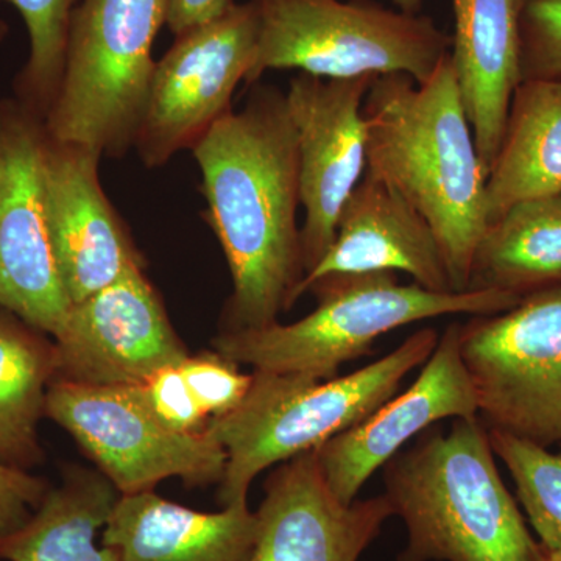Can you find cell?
<instances>
[{
	"label": "cell",
	"instance_id": "6da1fadb",
	"mask_svg": "<svg viewBox=\"0 0 561 561\" xmlns=\"http://www.w3.org/2000/svg\"><path fill=\"white\" fill-rule=\"evenodd\" d=\"M192 153L231 272L228 330L276 323L305 278L300 153L286 92L253 84L245 106L217 121Z\"/></svg>",
	"mask_w": 561,
	"mask_h": 561
},
{
	"label": "cell",
	"instance_id": "7a4b0ae2",
	"mask_svg": "<svg viewBox=\"0 0 561 561\" xmlns=\"http://www.w3.org/2000/svg\"><path fill=\"white\" fill-rule=\"evenodd\" d=\"M364 116L367 171L389 183L430 224L453 290H470L472 260L489 230L486 172L451 55L424 83L405 73L376 77Z\"/></svg>",
	"mask_w": 561,
	"mask_h": 561
},
{
	"label": "cell",
	"instance_id": "3957f363",
	"mask_svg": "<svg viewBox=\"0 0 561 561\" xmlns=\"http://www.w3.org/2000/svg\"><path fill=\"white\" fill-rule=\"evenodd\" d=\"M408 530L400 561H534L537 541L502 481L481 416L432 426L382 467Z\"/></svg>",
	"mask_w": 561,
	"mask_h": 561
},
{
	"label": "cell",
	"instance_id": "277c9868",
	"mask_svg": "<svg viewBox=\"0 0 561 561\" xmlns=\"http://www.w3.org/2000/svg\"><path fill=\"white\" fill-rule=\"evenodd\" d=\"M438 339L434 328H421L381 359L327 381L253 371L242 404L208 424L227 453L220 504H249L261 472L319 448L370 416L398 393L409 373L430 359Z\"/></svg>",
	"mask_w": 561,
	"mask_h": 561
},
{
	"label": "cell",
	"instance_id": "5b68a950",
	"mask_svg": "<svg viewBox=\"0 0 561 561\" xmlns=\"http://www.w3.org/2000/svg\"><path fill=\"white\" fill-rule=\"evenodd\" d=\"M306 294L317 298L309 316L290 324L276 321L253 330L225 331L214 348L254 371L327 381L398 328L459 313L493 316L522 300L502 290H427L416 283H398L393 272L327 276Z\"/></svg>",
	"mask_w": 561,
	"mask_h": 561
},
{
	"label": "cell",
	"instance_id": "8992f818",
	"mask_svg": "<svg viewBox=\"0 0 561 561\" xmlns=\"http://www.w3.org/2000/svg\"><path fill=\"white\" fill-rule=\"evenodd\" d=\"M257 46L247 87L267 70L297 69L320 79L405 73L434 76L453 38L430 16L354 0H251Z\"/></svg>",
	"mask_w": 561,
	"mask_h": 561
},
{
	"label": "cell",
	"instance_id": "52a82bcc",
	"mask_svg": "<svg viewBox=\"0 0 561 561\" xmlns=\"http://www.w3.org/2000/svg\"><path fill=\"white\" fill-rule=\"evenodd\" d=\"M168 11L169 0H83L77 7L60 91L44 119L51 139L102 157L131 149Z\"/></svg>",
	"mask_w": 561,
	"mask_h": 561
},
{
	"label": "cell",
	"instance_id": "ba28073f",
	"mask_svg": "<svg viewBox=\"0 0 561 561\" xmlns=\"http://www.w3.org/2000/svg\"><path fill=\"white\" fill-rule=\"evenodd\" d=\"M459 346L489 430L561 446V287L507 311L457 323Z\"/></svg>",
	"mask_w": 561,
	"mask_h": 561
},
{
	"label": "cell",
	"instance_id": "9c48e42d",
	"mask_svg": "<svg viewBox=\"0 0 561 561\" xmlns=\"http://www.w3.org/2000/svg\"><path fill=\"white\" fill-rule=\"evenodd\" d=\"M44 415L60 424L121 494L153 491L180 478L190 485L221 481L227 453L208 427L180 434L154 419L133 386H84L55 379Z\"/></svg>",
	"mask_w": 561,
	"mask_h": 561
},
{
	"label": "cell",
	"instance_id": "30bf717a",
	"mask_svg": "<svg viewBox=\"0 0 561 561\" xmlns=\"http://www.w3.org/2000/svg\"><path fill=\"white\" fill-rule=\"evenodd\" d=\"M256 46L257 14L251 0L175 36L154 65L133 144L147 168H161L179 151L194 149L232 111V95L245 83Z\"/></svg>",
	"mask_w": 561,
	"mask_h": 561
},
{
	"label": "cell",
	"instance_id": "8fae6325",
	"mask_svg": "<svg viewBox=\"0 0 561 561\" xmlns=\"http://www.w3.org/2000/svg\"><path fill=\"white\" fill-rule=\"evenodd\" d=\"M44 121L0 103V308L51 337L68 319V291L51 245L44 184Z\"/></svg>",
	"mask_w": 561,
	"mask_h": 561
},
{
	"label": "cell",
	"instance_id": "7c38bea8",
	"mask_svg": "<svg viewBox=\"0 0 561 561\" xmlns=\"http://www.w3.org/2000/svg\"><path fill=\"white\" fill-rule=\"evenodd\" d=\"M375 79L298 73L286 92L300 153L305 275L330 250L343 205L367 171L364 103Z\"/></svg>",
	"mask_w": 561,
	"mask_h": 561
},
{
	"label": "cell",
	"instance_id": "4fadbf2b",
	"mask_svg": "<svg viewBox=\"0 0 561 561\" xmlns=\"http://www.w3.org/2000/svg\"><path fill=\"white\" fill-rule=\"evenodd\" d=\"M54 339L55 379L84 386H138L190 356L142 267L70 306Z\"/></svg>",
	"mask_w": 561,
	"mask_h": 561
},
{
	"label": "cell",
	"instance_id": "5bb4252c",
	"mask_svg": "<svg viewBox=\"0 0 561 561\" xmlns=\"http://www.w3.org/2000/svg\"><path fill=\"white\" fill-rule=\"evenodd\" d=\"M479 416L478 393L459 346L457 323L438 339L419 378L370 416L316 449L332 493L351 504L405 443L443 420Z\"/></svg>",
	"mask_w": 561,
	"mask_h": 561
},
{
	"label": "cell",
	"instance_id": "9a60e30c",
	"mask_svg": "<svg viewBox=\"0 0 561 561\" xmlns=\"http://www.w3.org/2000/svg\"><path fill=\"white\" fill-rule=\"evenodd\" d=\"M391 516L386 494L343 504L312 449L265 481L251 561H359Z\"/></svg>",
	"mask_w": 561,
	"mask_h": 561
},
{
	"label": "cell",
	"instance_id": "2e32d148",
	"mask_svg": "<svg viewBox=\"0 0 561 561\" xmlns=\"http://www.w3.org/2000/svg\"><path fill=\"white\" fill-rule=\"evenodd\" d=\"M102 154L47 135L44 184L51 245L72 305L121 279L144 260L103 191Z\"/></svg>",
	"mask_w": 561,
	"mask_h": 561
},
{
	"label": "cell",
	"instance_id": "e0dca14e",
	"mask_svg": "<svg viewBox=\"0 0 561 561\" xmlns=\"http://www.w3.org/2000/svg\"><path fill=\"white\" fill-rule=\"evenodd\" d=\"M402 272L434 291H454L437 238L386 181L365 171L343 205L330 250L306 273L297 301L316 280L351 273Z\"/></svg>",
	"mask_w": 561,
	"mask_h": 561
},
{
	"label": "cell",
	"instance_id": "ac0fdd59",
	"mask_svg": "<svg viewBox=\"0 0 561 561\" xmlns=\"http://www.w3.org/2000/svg\"><path fill=\"white\" fill-rule=\"evenodd\" d=\"M451 61L486 176L522 83L519 0H451Z\"/></svg>",
	"mask_w": 561,
	"mask_h": 561
},
{
	"label": "cell",
	"instance_id": "d6986e66",
	"mask_svg": "<svg viewBox=\"0 0 561 561\" xmlns=\"http://www.w3.org/2000/svg\"><path fill=\"white\" fill-rule=\"evenodd\" d=\"M256 530L249 504L206 513L144 491L121 494L102 545L116 549L121 561H251Z\"/></svg>",
	"mask_w": 561,
	"mask_h": 561
},
{
	"label": "cell",
	"instance_id": "ffe728a7",
	"mask_svg": "<svg viewBox=\"0 0 561 561\" xmlns=\"http://www.w3.org/2000/svg\"><path fill=\"white\" fill-rule=\"evenodd\" d=\"M561 195V81L524 80L486 176L489 227L513 206Z\"/></svg>",
	"mask_w": 561,
	"mask_h": 561
},
{
	"label": "cell",
	"instance_id": "44dd1931",
	"mask_svg": "<svg viewBox=\"0 0 561 561\" xmlns=\"http://www.w3.org/2000/svg\"><path fill=\"white\" fill-rule=\"evenodd\" d=\"M119 496L105 476L72 470L27 522L0 535V561H121L95 542Z\"/></svg>",
	"mask_w": 561,
	"mask_h": 561
},
{
	"label": "cell",
	"instance_id": "7402d4cb",
	"mask_svg": "<svg viewBox=\"0 0 561 561\" xmlns=\"http://www.w3.org/2000/svg\"><path fill=\"white\" fill-rule=\"evenodd\" d=\"M561 287V195L513 206L491 224L472 260V290L523 298Z\"/></svg>",
	"mask_w": 561,
	"mask_h": 561
},
{
	"label": "cell",
	"instance_id": "603a6c76",
	"mask_svg": "<svg viewBox=\"0 0 561 561\" xmlns=\"http://www.w3.org/2000/svg\"><path fill=\"white\" fill-rule=\"evenodd\" d=\"M51 378L54 345L0 317V463L21 468L36 459V427Z\"/></svg>",
	"mask_w": 561,
	"mask_h": 561
},
{
	"label": "cell",
	"instance_id": "cb8c5ba5",
	"mask_svg": "<svg viewBox=\"0 0 561 561\" xmlns=\"http://www.w3.org/2000/svg\"><path fill=\"white\" fill-rule=\"evenodd\" d=\"M25 22L31 54L16 80L18 102L46 119L65 73L70 21L83 0H0Z\"/></svg>",
	"mask_w": 561,
	"mask_h": 561
},
{
	"label": "cell",
	"instance_id": "d4e9b609",
	"mask_svg": "<svg viewBox=\"0 0 561 561\" xmlns=\"http://www.w3.org/2000/svg\"><path fill=\"white\" fill-rule=\"evenodd\" d=\"M490 431L491 445L515 482L519 504L541 545L561 551V446L559 451Z\"/></svg>",
	"mask_w": 561,
	"mask_h": 561
},
{
	"label": "cell",
	"instance_id": "484cf974",
	"mask_svg": "<svg viewBox=\"0 0 561 561\" xmlns=\"http://www.w3.org/2000/svg\"><path fill=\"white\" fill-rule=\"evenodd\" d=\"M522 80L561 81V0H519Z\"/></svg>",
	"mask_w": 561,
	"mask_h": 561
},
{
	"label": "cell",
	"instance_id": "4316f807",
	"mask_svg": "<svg viewBox=\"0 0 561 561\" xmlns=\"http://www.w3.org/2000/svg\"><path fill=\"white\" fill-rule=\"evenodd\" d=\"M180 368L195 401L213 419L236 411L253 386V373H242L238 364L225 359L217 351L187 356L181 362Z\"/></svg>",
	"mask_w": 561,
	"mask_h": 561
},
{
	"label": "cell",
	"instance_id": "83f0119b",
	"mask_svg": "<svg viewBox=\"0 0 561 561\" xmlns=\"http://www.w3.org/2000/svg\"><path fill=\"white\" fill-rule=\"evenodd\" d=\"M133 387L151 415L168 430L198 434L208 427V415L191 393L180 365L161 368Z\"/></svg>",
	"mask_w": 561,
	"mask_h": 561
},
{
	"label": "cell",
	"instance_id": "f1b7e54d",
	"mask_svg": "<svg viewBox=\"0 0 561 561\" xmlns=\"http://www.w3.org/2000/svg\"><path fill=\"white\" fill-rule=\"evenodd\" d=\"M47 494L46 483L21 468L0 463V535L16 530L31 518Z\"/></svg>",
	"mask_w": 561,
	"mask_h": 561
},
{
	"label": "cell",
	"instance_id": "f546056e",
	"mask_svg": "<svg viewBox=\"0 0 561 561\" xmlns=\"http://www.w3.org/2000/svg\"><path fill=\"white\" fill-rule=\"evenodd\" d=\"M236 0H169L168 27L173 36L208 24L236 5Z\"/></svg>",
	"mask_w": 561,
	"mask_h": 561
},
{
	"label": "cell",
	"instance_id": "4dcf8cb0",
	"mask_svg": "<svg viewBox=\"0 0 561 561\" xmlns=\"http://www.w3.org/2000/svg\"><path fill=\"white\" fill-rule=\"evenodd\" d=\"M534 561H561V551L548 548V546L541 545L540 541H537V546H535Z\"/></svg>",
	"mask_w": 561,
	"mask_h": 561
},
{
	"label": "cell",
	"instance_id": "1f68e13d",
	"mask_svg": "<svg viewBox=\"0 0 561 561\" xmlns=\"http://www.w3.org/2000/svg\"><path fill=\"white\" fill-rule=\"evenodd\" d=\"M424 0H393L394 5L404 13L419 14Z\"/></svg>",
	"mask_w": 561,
	"mask_h": 561
},
{
	"label": "cell",
	"instance_id": "d6a6232c",
	"mask_svg": "<svg viewBox=\"0 0 561 561\" xmlns=\"http://www.w3.org/2000/svg\"><path fill=\"white\" fill-rule=\"evenodd\" d=\"M7 33H9V25L0 18V43L5 39Z\"/></svg>",
	"mask_w": 561,
	"mask_h": 561
}]
</instances>
